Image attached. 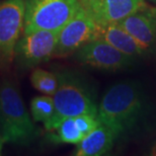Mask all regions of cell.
<instances>
[{"label":"cell","instance_id":"15","mask_svg":"<svg viewBox=\"0 0 156 156\" xmlns=\"http://www.w3.org/2000/svg\"><path fill=\"white\" fill-rule=\"evenodd\" d=\"M54 101L52 95H40L30 101V113L35 122L45 124L54 114Z\"/></svg>","mask_w":156,"mask_h":156},{"label":"cell","instance_id":"7","mask_svg":"<svg viewBox=\"0 0 156 156\" xmlns=\"http://www.w3.org/2000/svg\"><path fill=\"white\" fill-rule=\"evenodd\" d=\"M57 30H23L15 48V58L26 67H35L54 57L58 41Z\"/></svg>","mask_w":156,"mask_h":156},{"label":"cell","instance_id":"12","mask_svg":"<svg viewBox=\"0 0 156 156\" xmlns=\"http://www.w3.org/2000/svg\"><path fill=\"white\" fill-rule=\"evenodd\" d=\"M101 38L107 41L120 52L134 59L147 55L135 39L118 23L101 27Z\"/></svg>","mask_w":156,"mask_h":156},{"label":"cell","instance_id":"13","mask_svg":"<svg viewBox=\"0 0 156 156\" xmlns=\"http://www.w3.org/2000/svg\"><path fill=\"white\" fill-rule=\"evenodd\" d=\"M83 133L79 130L74 118L64 120L55 130L51 131L50 140L55 143L77 145L84 138Z\"/></svg>","mask_w":156,"mask_h":156},{"label":"cell","instance_id":"1","mask_svg":"<svg viewBox=\"0 0 156 156\" xmlns=\"http://www.w3.org/2000/svg\"><path fill=\"white\" fill-rule=\"evenodd\" d=\"M144 108L145 98L139 84L122 81L105 91L98 105V117L118 137L136 126Z\"/></svg>","mask_w":156,"mask_h":156},{"label":"cell","instance_id":"14","mask_svg":"<svg viewBox=\"0 0 156 156\" xmlns=\"http://www.w3.org/2000/svg\"><path fill=\"white\" fill-rule=\"evenodd\" d=\"M30 83L43 94L53 95L60 84V76L42 68H36L30 74Z\"/></svg>","mask_w":156,"mask_h":156},{"label":"cell","instance_id":"3","mask_svg":"<svg viewBox=\"0 0 156 156\" xmlns=\"http://www.w3.org/2000/svg\"><path fill=\"white\" fill-rule=\"evenodd\" d=\"M53 96L54 114L44 124L48 132L55 130L64 120L84 114L98 115V105L89 90L80 81L60 76V84Z\"/></svg>","mask_w":156,"mask_h":156},{"label":"cell","instance_id":"11","mask_svg":"<svg viewBox=\"0 0 156 156\" xmlns=\"http://www.w3.org/2000/svg\"><path fill=\"white\" fill-rule=\"evenodd\" d=\"M117 137L110 128L101 124L77 144L74 155L101 156L107 154L114 145Z\"/></svg>","mask_w":156,"mask_h":156},{"label":"cell","instance_id":"8","mask_svg":"<svg viewBox=\"0 0 156 156\" xmlns=\"http://www.w3.org/2000/svg\"><path fill=\"white\" fill-rule=\"evenodd\" d=\"M76 59L81 64L96 69L117 71L130 67L135 59L120 52L102 38H98L76 51Z\"/></svg>","mask_w":156,"mask_h":156},{"label":"cell","instance_id":"6","mask_svg":"<svg viewBox=\"0 0 156 156\" xmlns=\"http://www.w3.org/2000/svg\"><path fill=\"white\" fill-rule=\"evenodd\" d=\"M98 38H101V27L80 7L75 15L59 30L54 57L69 56Z\"/></svg>","mask_w":156,"mask_h":156},{"label":"cell","instance_id":"9","mask_svg":"<svg viewBox=\"0 0 156 156\" xmlns=\"http://www.w3.org/2000/svg\"><path fill=\"white\" fill-rule=\"evenodd\" d=\"M79 4L101 27L118 23L134 12L148 8L144 0H79Z\"/></svg>","mask_w":156,"mask_h":156},{"label":"cell","instance_id":"16","mask_svg":"<svg viewBox=\"0 0 156 156\" xmlns=\"http://www.w3.org/2000/svg\"><path fill=\"white\" fill-rule=\"evenodd\" d=\"M75 123L79 130L83 133L84 136L89 134L91 131H93L95 128H98L101 122L99 121L98 115H91V114H84L80 116L74 117Z\"/></svg>","mask_w":156,"mask_h":156},{"label":"cell","instance_id":"17","mask_svg":"<svg viewBox=\"0 0 156 156\" xmlns=\"http://www.w3.org/2000/svg\"><path fill=\"white\" fill-rule=\"evenodd\" d=\"M150 155H152V156H156V142L154 143L153 147L151 148V152H150Z\"/></svg>","mask_w":156,"mask_h":156},{"label":"cell","instance_id":"18","mask_svg":"<svg viewBox=\"0 0 156 156\" xmlns=\"http://www.w3.org/2000/svg\"><path fill=\"white\" fill-rule=\"evenodd\" d=\"M149 1H151V2H154V3H156V0H149Z\"/></svg>","mask_w":156,"mask_h":156},{"label":"cell","instance_id":"10","mask_svg":"<svg viewBox=\"0 0 156 156\" xmlns=\"http://www.w3.org/2000/svg\"><path fill=\"white\" fill-rule=\"evenodd\" d=\"M118 24L135 39L146 54L156 52V8L136 11Z\"/></svg>","mask_w":156,"mask_h":156},{"label":"cell","instance_id":"5","mask_svg":"<svg viewBox=\"0 0 156 156\" xmlns=\"http://www.w3.org/2000/svg\"><path fill=\"white\" fill-rule=\"evenodd\" d=\"M24 0L0 2V68H6L15 58V48L24 30Z\"/></svg>","mask_w":156,"mask_h":156},{"label":"cell","instance_id":"4","mask_svg":"<svg viewBox=\"0 0 156 156\" xmlns=\"http://www.w3.org/2000/svg\"><path fill=\"white\" fill-rule=\"evenodd\" d=\"M24 30L59 32L80 8L79 0H24Z\"/></svg>","mask_w":156,"mask_h":156},{"label":"cell","instance_id":"2","mask_svg":"<svg viewBox=\"0 0 156 156\" xmlns=\"http://www.w3.org/2000/svg\"><path fill=\"white\" fill-rule=\"evenodd\" d=\"M37 135L29 112L14 81L0 84V151L6 143L27 144Z\"/></svg>","mask_w":156,"mask_h":156}]
</instances>
